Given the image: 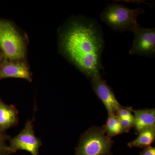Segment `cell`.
I'll return each mask as SVG.
<instances>
[{
  "label": "cell",
  "instance_id": "6da1fadb",
  "mask_svg": "<svg viewBox=\"0 0 155 155\" xmlns=\"http://www.w3.org/2000/svg\"><path fill=\"white\" fill-rule=\"evenodd\" d=\"M61 47L65 55L88 79L101 74L104 41L96 20L82 17L69 22L61 33Z\"/></svg>",
  "mask_w": 155,
  "mask_h": 155
},
{
  "label": "cell",
  "instance_id": "7a4b0ae2",
  "mask_svg": "<svg viewBox=\"0 0 155 155\" xmlns=\"http://www.w3.org/2000/svg\"><path fill=\"white\" fill-rule=\"evenodd\" d=\"M144 12L141 8L131 9L115 3L106 7L100 15V19L117 32L132 31L138 25L137 17Z\"/></svg>",
  "mask_w": 155,
  "mask_h": 155
},
{
  "label": "cell",
  "instance_id": "3957f363",
  "mask_svg": "<svg viewBox=\"0 0 155 155\" xmlns=\"http://www.w3.org/2000/svg\"><path fill=\"white\" fill-rule=\"evenodd\" d=\"M114 142L103 127L93 126L81 136L75 155H113L111 150Z\"/></svg>",
  "mask_w": 155,
  "mask_h": 155
},
{
  "label": "cell",
  "instance_id": "277c9868",
  "mask_svg": "<svg viewBox=\"0 0 155 155\" xmlns=\"http://www.w3.org/2000/svg\"><path fill=\"white\" fill-rule=\"evenodd\" d=\"M0 48L11 61L24 58L25 46L22 37L10 22L0 20Z\"/></svg>",
  "mask_w": 155,
  "mask_h": 155
},
{
  "label": "cell",
  "instance_id": "5b68a950",
  "mask_svg": "<svg viewBox=\"0 0 155 155\" xmlns=\"http://www.w3.org/2000/svg\"><path fill=\"white\" fill-rule=\"evenodd\" d=\"M132 32L134 34V38L129 54L147 58H154L155 28H145L138 24Z\"/></svg>",
  "mask_w": 155,
  "mask_h": 155
},
{
  "label": "cell",
  "instance_id": "8992f818",
  "mask_svg": "<svg viewBox=\"0 0 155 155\" xmlns=\"http://www.w3.org/2000/svg\"><path fill=\"white\" fill-rule=\"evenodd\" d=\"M41 145V141L35 135L32 121L28 120L21 132L11 139L9 147L14 153L18 150H23L32 155H39Z\"/></svg>",
  "mask_w": 155,
  "mask_h": 155
},
{
  "label": "cell",
  "instance_id": "52a82bcc",
  "mask_svg": "<svg viewBox=\"0 0 155 155\" xmlns=\"http://www.w3.org/2000/svg\"><path fill=\"white\" fill-rule=\"evenodd\" d=\"M92 87L97 96L104 104L108 114H115L122 107L116 99L113 90L101 74L90 79Z\"/></svg>",
  "mask_w": 155,
  "mask_h": 155
},
{
  "label": "cell",
  "instance_id": "ba28073f",
  "mask_svg": "<svg viewBox=\"0 0 155 155\" xmlns=\"http://www.w3.org/2000/svg\"><path fill=\"white\" fill-rule=\"evenodd\" d=\"M14 78L31 81L30 72L27 65L18 61H7L0 67V79Z\"/></svg>",
  "mask_w": 155,
  "mask_h": 155
},
{
  "label": "cell",
  "instance_id": "9c48e42d",
  "mask_svg": "<svg viewBox=\"0 0 155 155\" xmlns=\"http://www.w3.org/2000/svg\"><path fill=\"white\" fill-rule=\"evenodd\" d=\"M134 114V130L136 134L142 130L155 126L154 109L132 110Z\"/></svg>",
  "mask_w": 155,
  "mask_h": 155
},
{
  "label": "cell",
  "instance_id": "30bf717a",
  "mask_svg": "<svg viewBox=\"0 0 155 155\" xmlns=\"http://www.w3.org/2000/svg\"><path fill=\"white\" fill-rule=\"evenodd\" d=\"M17 110L0 100V130H4L14 125L17 122Z\"/></svg>",
  "mask_w": 155,
  "mask_h": 155
},
{
  "label": "cell",
  "instance_id": "8fae6325",
  "mask_svg": "<svg viewBox=\"0 0 155 155\" xmlns=\"http://www.w3.org/2000/svg\"><path fill=\"white\" fill-rule=\"evenodd\" d=\"M138 135L135 139L127 143L129 147L144 148L151 146L155 141V126L142 130Z\"/></svg>",
  "mask_w": 155,
  "mask_h": 155
},
{
  "label": "cell",
  "instance_id": "7c38bea8",
  "mask_svg": "<svg viewBox=\"0 0 155 155\" xmlns=\"http://www.w3.org/2000/svg\"><path fill=\"white\" fill-rule=\"evenodd\" d=\"M103 127L106 135L111 138L119 134L127 133L121 125L120 119L115 114H108L107 122Z\"/></svg>",
  "mask_w": 155,
  "mask_h": 155
},
{
  "label": "cell",
  "instance_id": "4fadbf2b",
  "mask_svg": "<svg viewBox=\"0 0 155 155\" xmlns=\"http://www.w3.org/2000/svg\"><path fill=\"white\" fill-rule=\"evenodd\" d=\"M132 108L131 107H122L119 108L116 113V115L119 119L133 118L134 116L132 114Z\"/></svg>",
  "mask_w": 155,
  "mask_h": 155
},
{
  "label": "cell",
  "instance_id": "5bb4252c",
  "mask_svg": "<svg viewBox=\"0 0 155 155\" xmlns=\"http://www.w3.org/2000/svg\"><path fill=\"white\" fill-rule=\"evenodd\" d=\"M120 122L122 127L125 129L127 132H129L131 128L134 127V117L130 119H120Z\"/></svg>",
  "mask_w": 155,
  "mask_h": 155
},
{
  "label": "cell",
  "instance_id": "9a60e30c",
  "mask_svg": "<svg viewBox=\"0 0 155 155\" xmlns=\"http://www.w3.org/2000/svg\"><path fill=\"white\" fill-rule=\"evenodd\" d=\"M14 153V152L10 148V147L7 146L3 143L1 140L0 136V154L9 155Z\"/></svg>",
  "mask_w": 155,
  "mask_h": 155
},
{
  "label": "cell",
  "instance_id": "2e32d148",
  "mask_svg": "<svg viewBox=\"0 0 155 155\" xmlns=\"http://www.w3.org/2000/svg\"><path fill=\"white\" fill-rule=\"evenodd\" d=\"M140 155H155V147L149 146L144 148L140 153Z\"/></svg>",
  "mask_w": 155,
  "mask_h": 155
},
{
  "label": "cell",
  "instance_id": "e0dca14e",
  "mask_svg": "<svg viewBox=\"0 0 155 155\" xmlns=\"http://www.w3.org/2000/svg\"><path fill=\"white\" fill-rule=\"evenodd\" d=\"M0 58H1V56H0Z\"/></svg>",
  "mask_w": 155,
  "mask_h": 155
},
{
  "label": "cell",
  "instance_id": "ac0fdd59",
  "mask_svg": "<svg viewBox=\"0 0 155 155\" xmlns=\"http://www.w3.org/2000/svg\"><path fill=\"white\" fill-rule=\"evenodd\" d=\"M0 155H1V154H0Z\"/></svg>",
  "mask_w": 155,
  "mask_h": 155
}]
</instances>
